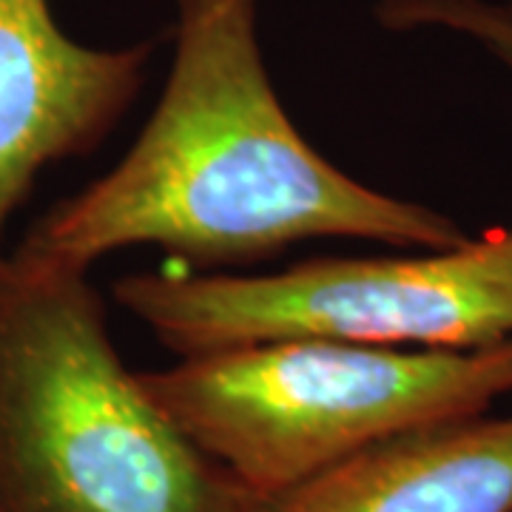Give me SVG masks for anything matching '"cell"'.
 Masks as SVG:
<instances>
[{"mask_svg": "<svg viewBox=\"0 0 512 512\" xmlns=\"http://www.w3.org/2000/svg\"><path fill=\"white\" fill-rule=\"evenodd\" d=\"M174 60L126 157L52 205L15 251L89 271L157 245L191 268L251 265L305 239L444 251L447 214L353 180L299 134L256 35L259 0H171Z\"/></svg>", "mask_w": 512, "mask_h": 512, "instance_id": "cell-1", "label": "cell"}, {"mask_svg": "<svg viewBox=\"0 0 512 512\" xmlns=\"http://www.w3.org/2000/svg\"><path fill=\"white\" fill-rule=\"evenodd\" d=\"M148 396L89 271L0 245V512H248Z\"/></svg>", "mask_w": 512, "mask_h": 512, "instance_id": "cell-2", "label": "cell"}, {"mask_svg": "<svg viewBox=\"0 0 512 512\" xmlns=\"http://www.w3.org/2000/svg\"><path fill=\"white\" fill-rule=\"evenodd\" d=\"M140 382L248 493L274 495L387 439L490 413L512 396V342L421 350L282 339L183 356Z\"/></svg>", "mask_w": 512, "mask_h": 512, "instance_id": "cell-3", "label": "cell"}, {"mask_svg": "<svg viewBox=\"0 0 512 512\" xmlns=\"http://www.w3.org/2000/svg\"><path fill=\"white\" fill-rule=\"evenodd\" d=\"M114 299L183 356L282 339L421 350L512 342V228L421 256L313 259L276 274H134Z\"/></svg>", "mask_w": 512, "mask_h": 512, "instance_id": "cell-4", "label": "cell"}, {"mask_svg": "<svg viewBox=\"0 0 512 512\" xmlns=\"http://www.w3.org/2000/svg\"><path fill=\"white\" fill-rule=\"evenodd\" d=\"M151 55L154 43H77L49 0H0V245L43 168L92 154L114 131Z\"/></svg>", "mask_w": 512, "mask_h": 512, "instance_id": "cell-5", "label": "cell"}, {"mask_svg": "<svg viewBox=\"0 0 512 512\" xmlns=\"http://www.w3.org/2000/svg\"><path fill=\"white\" fill-rule=\"evenodd\" d=\"M248 512H512V413L387 439Z\"/></svg>", "mask_w": 512, "mask_h": 512, "instance_id": "cell-6", "label": "cell"}, {"mask_svg": "<svg viewBox=\"0 0 512 512\" xmlns=\"http://www.w3.org/2000/svg\"><path fill=\"white\" fill-rule=\"evenodd\" d=\"M376 18L393 32L441 29L478 43L512 72V3L501 0H379Z\"/></svg>", "mask_w": 512, "mask_h": 512, "instance_id": "cell-7", "label": "cell"}]
</instances>
